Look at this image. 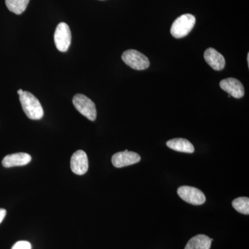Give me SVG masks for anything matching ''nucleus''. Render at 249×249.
Returning a JSON list of instances; mask_svg holds the SVG:
<instances>
[{
  "label": "nucleus",
  "instance_id": "nucleus-1",
  "mask_svg": "<svg viewBox=\"0 0 249 249\" xmlns=\"http://www.w3.org/2000/svg\"><path fill=\"white\" fill-rule=\"evenodd\" d=\"M19 101L23 111L31 120H40L44 116L42 105L32 93L24 91L19 95Z\"/></svg>",
  "mask_w": 249,
  "mask_h": 249
},
{
  "label": "nucleus",
  "instance_id": "nucleus-2",
  "mask_svg": "<svg viewBox=\"0 0 249 249\" xmlns=\"http://www.w3.org/2000/svg\"><path fill=\"white\" fill-rule=\"evenodd\" d=\"M196 18L191 14H184L175 19L170 29V34L175 38L186 37L194 27Z\"/></svg>",
  "mask_w": 249,
  "mask_h": 249
},
{
  "label": "nucleus",
  "instance_id": "nucleus-3",
  "mask_svg": "<svg viewBox=\"0 0 249 249\" xmlns=\"http://www.w3.org/2000/svg\"><path fill=\"white\" fill-rule=\"evenodd\" d=\"M75 108L87 119L91 121L96 120L97 116L95 103L90 98L81 93L75 95L73 98Z\"/></svg>",
  "mask_w": 249,
  "mask_h": 249
},
{
  "label": "nucleus",
  "instance_id": "nucleus-4",
  "mask_svg": "<svg viewBox=\"0 0 249 249\" xmlns=\"http://www.w3.org/2000/svg\"><path fill=\"white\" fill-rule=\"evenodd\" d=\"M122 60L126 65L136 70H146L150 66V61L144 54L134 49L125 51L122 55Z\"/></svg>",
  "mask_w": 249,
  "mask_h": 249
},
{
  "label": "nucleus",
  "instance_id": "nucleus-5",
  "mask_svg": "<svg viewBox=\"0 0 249 249\" xmlns=\"http://www.w3.org/2000/svg\"><path fill=\"white\" fill-rule=\"evenodd\" d=\"M55 47L60 52H66L71 42V34L66 23L61 22L57 26L54 34Z\"/></svg>",
  "mask_w": 249,
  "mask_h": 249
},
{
  "label": "nucleus",
  "instance_id": "nucleus-6",
  "mask_svg": "<svg viewBox=\"0 0 249 249\" xmlns=\"http://www.w3.org/2000/svg\"><path fill=\"white\" fill-rule=\"evenodd\" d=\"M178 196L183 201L193 205L204 204L206 202V196L204 193L194 187L183 186L179 187L178 190Z\"/></svg>",
  "mask_w": 249,
  "mask_h": 249
},
{
  "label": "nucleus",
  "instance_id": "nucleus-7",
  "mask_svg": "<svg viewBox=\"0 0 249 249\" xmlns=\"http://www.w3.org/2000/svg\"><path fill=\"white\" fill-rule=\"evenodd\" d=\"M141 160L139 154L134 152H129L127 150L124 152H117L112 156L111 163L116 168H124L128 165L135 164Z\"/></svg>",
  "mask_w": 249,
  "mask_h": 249
},
{
  "label": "nucleus",
  "instance_id": "nucleus-8",
  "mask_svg": "<svg viewBox=\"0 0 249 249\" xmlns=\"http://www.w3.org/2000/svg\"><path fill=\"white\" fill-rule=\"evenodd\" d=\"M219 86L229 95L235 98H241L245 95V88L242 83L236 78H228L222 80Z\"/></svg>",
  "mask_w": 249,
  "mask_h": 249
},
{
  "label": "nucleus",
  "instance_id": "nucleus-9",
  "mask_svg": "<svg viewBox=\"0 0 249 249\" xmlns=\"http://www.w3.org/2000/svg\"><path fill=\"white\" fill-rule=\"evenodd\" d=\"M89 168L88 155L83 150H78L73 154L71 159V169L73 173L83 175Z\"/></svg>",
  "mask_w": 249,
  "mask_h": 249
},
{
  "label": "nucleus",
  "instance_id": "nucleus-10",
  "mask_svg": "<svg viewBox=\"0 0 249 249\" xmlns=\"http://www.w3.org/2000/svg\"><path fill=\"white\" fill-rule=\"evenodd\" d=\"M204 57L206 62L215 71H221L225 67V58L213 48L206 49Z\"/></svg>",
  "mask_w": 249,
  "mask_h": 249
},
{
  "label": "nucleus",
  "instance_id": "nucleus-11",
  "mask_svg": "<svg viewBox=\"0 0 249 249\" xmlns=\"http://www.w3.org/2000/svg\"><path fill=\"white\" fill-rule=\"evenodd\" d=\"M31 160V155L24 152L11 154L6 155L3 159L2 165L5 168H12L16 166H22L30 163Z\"/></svg>",
  "mask_w": 249,
  "mask_h": 249
},
{
  "label": "nucleus",
  "instance_id": "nucleus-12",
  "mask_svg": "<svg viewBox=\"0 0 249 249\" xmlns=\"http://www.w3.org/2000/svg\"><path fill=\"white\" fill-rule=\"evenodd\" d=\"M167 146L175 151L193 153L195 147L193 144L187 139L178 138L173 139L166 142Z\"/></svg>",
  "mask_w": 249,
  "mask_h": 249
},
{
  "label": "nucleus",
  "instance_id": "nucleus-13",
  "mask_svg": "<svg viewBox=\"0 0 249 249\" xmlns=\"http://www.w3.org/2000/svg\"><path fill=\"white\" fill-rule=\"evenodd\" d=\"M212 242V239L207 235L200 234L192 237L188 241L184 249H210Z\"/></svg>",
  "mask_w": 249,
  "mask_h": 249
},
{
  "label": "nucleus",
  "instance_id": "nucleus-14",
  "mask_svg": "<svg viewBox=\"0 0 249 249\" xmlns=\"http://www.w3.org/2000/svg\"><path fill=\"white\" fill-rule=\"evenodd\" d=\"M30 0H5L6 7L16 15L22 14L27 9Z\"/></svg>",
  "mask_w": 249,
  "mask_h": 249
},
{
  "label": "nucleus",
  "instance_id": "nucleus-15",
  "mask_svg": "<svg viewBox=\"0 0 249 249\" xmlns=\"http://www.w3.org/2000/svg\"><path fill=\"white\" fill-rule=\"evenodd\" d=\"M232 207L240 213L249 214V199L248 197H238L232 202Z\"/></svg>",
  "mask_w": 249,
  "mask_h": 249
},
{
  "label": "nucleus",
  "instance_id": "nucleus-16",
  "mask_svg": "<svg viewBox=\"0 0 249 249\" xmlns=\"http://www.w3.org/2000/svg\"><path fill=\"white\" fill-rule=\"evenodd\" d=\"M11 249H31V245L27 241H19L16 242Z\"/></svg>",
  "mask_w": 249,
  "mask_h": 249
},
{
  "label": "nucleus",
  "instance_id": "nucleus-17",
  "mask_svg": "<svg viewBox=\"0 0 249 249\" xmlns=\"http://www.w3.org/2000/svg\"><path fill=\"white\" fill-rule=\"evenodd\" d=\"M6 211L4 209H0V224L4 220L5 217H6Z\"/></svg>",
  "mask_w": 249,
  "mask_h": 249
},
{
  "label": "nucleus",
  "instance_id": "nucleus-18",
  "mask_svg": "<svg viewBox=\"0 0 249 249\" xmlns=\"http://www.w3.org/2000/svg\"><path fill=\"white\" fill-rule=\"evenodd\" d=\"M23 91H23V90L22 89L18 90V95H20L21 93H22L23 92Z\"/></svg>",
  "mask_w": 249,
  "mask_h": 249
},
{
  "label": "nucleus",
  "instance_id": "nucleus-19",
  "mask_svg": "<svg viewBox=\"0 0 249 249\" xmlns=\"http://www.w3.org/2000/svg\"><path fill=\"white\" fill-rule=\"evenodd\" d=\"M247 62H248V65H249V53L247 55Z\"/></svg>",
  "mask_w": 249,
  "mask_h": 249
}]
</instances>
